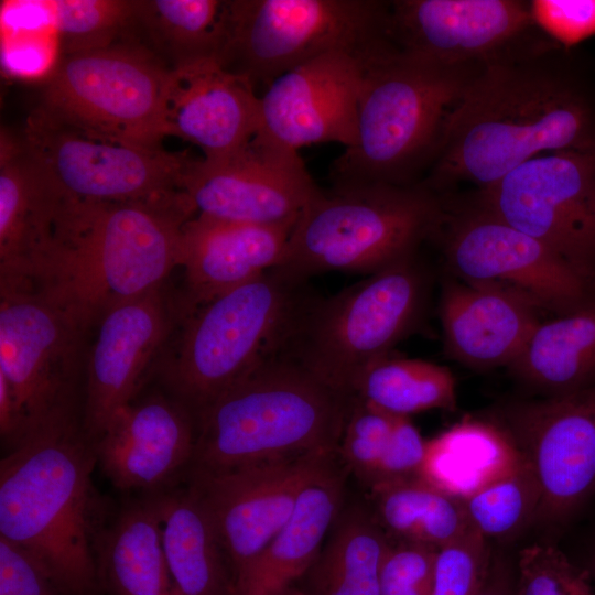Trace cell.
I'll return each mask as SVG.
<instances>
[{
	"instance_id": "cell-37",
	"label": "cell",
	"mask_w": 595,
	"mask_h": 595,
	"mask_svg": "<svg viewBox=\"0 0 595 595\" xmlns=\"http://www.w3.org/2000/svg\"><path fill=\"white\" fill-rule=\"evenodd\" d=\"M52 2L62 56L102 48L122 40L134 8V0Z\"/></svg>"
},
{
	"instance_id": "cell-28",
	"label": "cell",
	"mask_w": 595,
	"mask_h": 595,
	"mask_svg": "<svg viewBox=\"0 0 595 595\" xmlns=\"http://www.w3.org/2000/svg\"><path fill=\"white\" fill-rule=\"evenodd\" d=\"M154 497L165 558L180 594L231 595L229 561L199 496L190 486Z\"/></svg>"
},
{
	"instance_id": "cell-34",
	"label": "cell",
	"mask_w": 595,
	"mask_h": 595,
	"mask_svg": "<svg viewBox=\"0 0 595 595\" xmlns=\"http://www.w3.org/2000/svg\"><path fill=\"white\" fill-rule=\"evenodd\" d=\"M354 397L392 416L409 418L432 409L454 410L456 386L444 366L386 356L360 375Z\"/></svg>"
},
{
	"instance_id": "cell-25",
	"label": "cell",
	"mask_w": 595,
	"mask_h": 595,
	"mask_svg": "<svg viewBox=\"0 0 595 595\" xmlns=\"http://www.w3.org/2000/svg\"><path fill=\"white\" fill-rule=\"evenodd\" d=\"M60 198L22 137L0 138V283H28Z\"/></svg>"
},
{
	"instance_id": "cell-44",
	"label": "cell",
	"mask_w": 595,
	"mask_h": 595,
	"mask_svg": "<svg viewBox=\"0 0 595 595\" xmlns=\"http://www.w3.org/2000/svg\"><path fill=\"white\" fill-rule=\"evenodd\" d=\"M531 6L537 25L564 45L595 33V1L543 0Z\"/></svg>"
},
{
	"instance_id": "cell-32",
	"label": "cell",
	"mask_w": 595,
	"mask_h": 595,
	"mask_svg": "<svg viewBox=\"0 0 595 595\" xmlns=\"http://www.w3.org/2000/svg\"><path fill=\"white\" fill-rule=\"evenodd\" d=\"M309 570L313 595H380V571L392 539L361 507L339 512Z\"/></svg>"
},
{
	"instance_id": "cell-16",
	"label": "cell",
	"mask_w": 595,
	"mask_h": 595,
	"mask_svg": "<svg viewBox=\"0 0 595 595\" xmlns=\"http://www.w3.org/2000/svg\"><path fill=\"white\" fill-rule=\"evenodd\" d=\"M504 419L539 486L536 521L563 523L595 493V385L521 402Z\"/></svg>"
},
{
	"instance_id": "cell-43",
	"label": "cell",
	"mask_w": 595,
	"mask_h": 595,
	"mask_svg": "<svg viewBox=\"0 0 595 595\" xmlns=\"http://www.w3.org/2000/svg\"><path fill=\"white\" fill-rule=\"evenodd\" d=\"M426 441L407 416H396L383 455L368 484L418 477L425 454Z\"/></svg>"
},
{
	"instance_id": "cell-21",
	"label": "cell",
	"mask_w": 595,
	"mask_h": 595,
	"mask_svg": "<svg viewBox=\"0 0 595 595\" xmlns=\"http://www.w3.org/2000/svg\"><path fill=\"white\" fill-rule=\"evenodd\" d=\"M194 415L172 397L150 394L118 410L95 439L100 467L121 489H156L188 467Z\"/></svg>"
},
{
	"instance_id": "cell-20",
	"label": "cell",
	"mask_w": 595,
	"mask_h": 595,
	"mask_svg": "<svg viewBox=\"0 0 595 595\" xmlns=\"http://www.w3.org/2000/svg\"><path fill=\"white\" fill-rule=\"evenodd\" d=\"M361 82L358 58L329 52L275 78L259 96L257 133L299 151L312 143L356 141Z\"/></svg>"
},
{
	"instance_id": "cell-7",
	"label": "cell",
	"mask_w": 595,
	"mask_h": 595,
	"mask_svg": "<svg viewBox=\"0 0 595 595\" xmlns=\"http://www.w3.org/2000/svg\"><path fill=\"white\" fill-rule=\"evenodd\" d=\"M440 217L426 186L321 188L294 224L275 269L302 283L325 272L368 275L413 256Z\"/></svg>"
},
{
	"instance_id": "cell-13",
	"label": "cell",
	"mask_w": 595,
	"mask_h": 595,
	"mask_svg": "<svg viewBox=\"0 0 595 595\" xmlns=\"http://www.w3.org/2000/svg\"><path fill=\"white\" fill-rule=\"evenodd\" d=\"M483 190L482 207L595 281V154L544 153Z\"/></svg>"
},
{
	"instance_id": "cell-10",
	"label": "cell",
	"mask_w": 595,
	"mask_h": 595,
	"mask_svg": "<svg viewBox=\"0 0 595 595\" xmlns=\"http://www.w3.org/2000/svg\"><path fill=\"white\" fill-rule=\"evenodd\" d=\"M21 137L57 191L84 202L177 198L198 159L88 129L41 105L29 115Z\"/></svg>"
},
{
	"instance_id": "cell-45",
	"label": "cell",
	"mask_w": 595,
	"mask_h": 595,
	"mask_svg": "<svg viewBox=\"0 0 595 595\" xmlns=\"http://www.w3.org/2000/svg\"><path fill=\"white\" fill-rule=\"evenodd\" d=\"M477 595H516L510 563L500 553L494 555L488 577Z\"/></svg>"
},
{
	"instance_id": "cell-40",
	"label": "cell",
	"mask_w": 595,
	"mask_h": 595,
	"mask_svg": "<svg viewBox=\"0 0 595 595\" xmlns=\"http://www.w3.org/2000/svg\"><path fill=\"white\" fill-rule=\"evenodd\" d=\"M396 416L354 397L337 455L347 469L367 486L383 455Z\"/></svg>"
},
{
	"instance_id": "cell-22",
	"label": "cell",
	"mask_w": 595,
	"mask_h": 595,
	"mask_svg": "<svg viewBox=\"0 0 595 595\" xmlns=\"http://www.w3.org/2000/svg\"><path fill=\"white\" fill-rule=\"evenodd\" d=\"M255 88L247 77L213 58L172 69L165 96L170 137L196 145L206 161L230 155L259 131Z\"/></svg>"
},
{
	"instance_id": "cell-19",
	"label": "cell",
	"mask_w": 595,
	"mask_h": 595,
	"mask_svg": "<svg viewBox=\"0 0 595 595\" xmlns=\"http://www.w3.org/2000/svg\"><path fill=\"white\" fill-rule=\"evenodd\" d=\"M177 300L163 286L109 307L97 321L86 364L83 429L95 440L122 407L137 398L178 323Z\"/></svg>"
},
{
	"instance_id": "cell-36",
	"label": "cell",
	"mask_w": 595,
	"mask_h": 595,
	"mask_svg": "<svg viewBox=\"0 0 595 595\" xmlns=\"http://www.w3.org/2000/svg\"><path fill=\"white\" fill-rule=\"evenodd\" d=\"M523 458V457H522ZM468 522L489 541L510 539L537 519L540 490L528 463L463 501Z\"/></svg>"
},
{
	"instance_id": "cell-6",
	"label": "cell",
	"mask_w": 595,
	"mask_h": 595,
	"mask_svg": "<svg viewBox=\"0 0 595 595\" xmlns=\"http://www.w3.org/2000/svg\"><path fill=\"white\" fill-rule=\"evenodd\" d=\"M307 296L274 268L183 313L156 365L171 397L195 418L280 349Z\"/></svg>"
},
{
	"instance_id": "cell-47",
	"label": "cell",
	"mask_w": 595,
	"mask_h": 595,
	"mask_svg": "<svg viewBox=\"0 0 595 595\" xmlns=\"http://www.w3.org/2000/svg\"><path fill=\"white\" fill-rule=\"evenodd\" d=\"M282 595H313V594H311L307 591H302L292 586L288 591H285Z\"/></svg>"
},
{
	"instance_id": "cell-14",
	"label": "cell",
	"mask_w": 595,
	"mask_h": 595,
	"mask_svg": "<svg viewBox=\"0 0 595 595\" xmlns=\"http://www.w3.org/2000/svg\"><path fill=\"white\" fill-rule=\"evenodd\" d=\"M445 253L465 282L510 292L555 316L595 300V281L484 207L453 224Z\"/></svg>"
},
{
	"instance_id": "cell-23",
	"label": "cell",
	"mask_w": 595,
	"mask_h": 595,
	"mask_svg": "<svg viewBox=\"0 0 595 595\" xmlns=\"http://www.w3.org/2000/svg\"><path fill=\"white\" fill-rule=\"evenodd\" d=\"M292 228L202 215L188 219L181 240L184 291L177 299L180 314L277 268Z\"/></svg>"
},
{
	"instance_id": "cell-27",
	"label": "cell",
	"mask_w": 595,
	"mask_h": 595,
	"mask_svg": "<svg viewBox=\"0 0 595 595\" xmlns=\"http://www.w3.org/2000/svg\"><path fill=\"white\" fill-rule=\"evenodd\" d=\"M522 461L499 424L464 420L426 440L418 477L464 501L512 473Z\"/></svg>"
},
{
	"instance_id": "cell-11",
	"label": "cell",
	"mask_w": 595,
	"mask_h": 595,
	"mask_svg": "<svg viewBox=\"0 0 595 595\" xmlns=\"http://www.w3.org/2000/svg\"><path fill=\"white\" fill-rule=\"evenodd\" d=\"M171 69L139 44L63 55L41 106L88 129L148 147L170 137L165 96Z\"/></svg>"
},
{
	"instance_id": "cell-8",
	"label": "cell",
	"mask_w": 595,
	"mask_h": 595,
	"mask_svg": "<svg viewBox=\"0 0 595 595\" xmlns=\"http://www.w3.org/2000/svg\"><path fill=\"white\" fill-rule=\"evenodd\" d=\"M425 292L413 255L328 298L309 295L278 353L354 397L360 375L413 331Z\"/></svg>"
},
{
	"instance_id": "cell-1",
	"label": "cell",
	"mask_w": 595,
	"mask_h": 595,
	"mask_svg": "<svg viewBox=\"0 0 595 595\" xmlns=\"http://www.w3.org/2000/svg\"><path fill=\"white\" fill-rule=\"evenodd\" d=\"M522 52L483 65L454 110L432 183L488 187L549 152L595 154V78L570 53Z\"/></svg>"
},
{
	"instance_id": "cell-3",
	"label": "cell",
	"mask_w": 595,
	"mask_h": 595,
	"mask_svg": "<svg viewBox=\"0 0 595 595\" xmlns=\"http://www.w3.org/2000/svg\"><path fill=\"white\" fill-rule=\"evenodd\" d=\"M71 409L25 433L0 463V536L31 552L61 592L93 595L95 448Z\"/></svg>"
},
{
	"instance_id": "cell-41",
	"label": "cell",
	"mask_w": 595,
	"mask_h": 595,
	"mask_svg": "<svg viewBox=\"0 0 595 595\" xmlns=\"http://www.w3.org/2000/svg\"><path fill=\"white\" fill-rule=\"evenodd\" d=\"M437 548L392 540L380 571V595H430Z\"/></svg>"
},
{
	"instance_id": "cell-5",
	"label": "cell",
	"mask_w": 595,
	"mask_h": 595,
	"mask_svg": "<svg viewBox=\"0 0 595 595\" xmlns=\"http://www.w3.org/2000/svg\"><path fill=\"white\" fill-rule=\"evenodd\" d=\"M357 58L356 141L332 163L333 186L409 185L408 178L434 160L454 110L483 65L416 60L388 40Z\"/></svg>"
},
{
	"instance_id": "cell-31",
	"label": "cell",
	"mask_w": 595,
	"mask_h": 595,
	"mask_svg": "<svg viewBox=\"0 0 595 595\" xmlns=\"http://www.w3.org/2000/svg\"><path fill=\"white\" fill-rule=\"evenodd\" d=\"M102 545L105 573L116 595H181L165 558L155 497L123 509Z\"/></svg>"
},
{
	"instance_id": "cell-24",
	"label": "cell",
	"mask_w": 595,
	"mask_h": 595,
	"mask_svg": "<svg viewBox=\"0 0 595 595\" xmlns=\"http://www.w3.org/2000/svg\"><path fill=\"white\" fill-rule=\"evenodd\" d=\"M539 312L499 288L451 281L440 302L445 349L474 368L509 366L541 322Z\"/></svg>"
},
{
	"instance_id": "cell-29",
	"label": "cell",
	"mask_w": 595,
	"mask_h": 595,
	"mask_svg": "<svg viewBox=\"0 0 595 595\" xmlns=\"http://www.w3.org/2000/svg\"><path fill=\"white\" fill-rule=\"evenodd\" d=\"M227 1L134 0L123 40H129L175 69L203 60H219L226 33Z\"/></svg>"
},
{
	"instance_id": "cell-4",
	"label": "cell",
	"mask_w": 595,
	"mask_h": 595,
	"mask_svg": "<svg viewBox=\"0 0 595 595\" xmlns=\"http://www.w3.org/2000/svg\"><path fill=\"white\" fill-rule=\"evenodd\" d=\"M353 399L274 353L195 416L191 475L337 452Z\"/></svg>"
},
{
	"instance_id": "cell-46",
	"label": "cell",
	"mask_w": 595,
	"mask_h": 595,
	"mask_svg": "<svg viewBox=\"0 0 595 595\" xmlns=\"http://www.w3.org/2000/svg\"><path fill=\"white\" fill-rule=\"evenodd\" d=\"M587 572L589 573L594 584H595V550L589 559L588 566L585 567Z\"/></svg>"
},
{
	"instance_id": "cell-18",
	"label": "cell",
	"mask_w": 595,
	"mask_h": 595,
	"mask_svg": "<svg viewBox=\"0 0 595 595\" xmlns=\"http://www.w3.org/2000/svg\"><path fill=\"white\" fill-rule=\"evenodd\" d=\"M536 26L527 1L398 0L388 2L386 35L410 57L477 66L519 53Z\"/></svg>"
},
{
	"instance_id": "cell-12",
	"label": "cell",
	"mask_w": 595,
	"mask_h": 595,
	"mask_svg": "<svg viewBox=\"0 0 595 595\" xmlns=\"http://www.w3.org/2000/svg\"><path fill=\"white\" fill-rule=\"evenodd\" d=\"M88 328L34 285L0 283V375L17 403L19 439L71 409Z\"/></svg>"
},
{
	"instance_id": "cell-35",
	"label": "cell",
	"mask_w": 595,
	"mask_h": 595,
	"mask_svg": "<svg viewBox=\"0 0 595 595\" xmlns=\"http://www.w3.org/2000/svg\"><path fill=\"white\" fill-rule=\"evenodd\" d=\"M1 65L12 77L46 79L55 71L61 45L52 1H2Z\"/></svg>"
},
{
	"instance_id": "cell-39",
	"label": "cell",
	"mask_w": 595,
	"mask_h": 595,
	"mask_svg": "<svg viewBox=\"0 0 595 595\" xmlns=\"http://www.w3.org/2000/svg\"><path fill=\"white\" fill-rule=\"evenodd\" d=\"M516 595H595V584L558 548L532 544L519 553Z\"/></svg>"
},
{
	"instance_id": "cell-2",
	"label": "cell",
	"mask_w": 595,
	"mask_h": 595,
	"mask_svg": "<svg viewBox=\"0 0 595 595\" xmlns=\"http://www.w3.org/2000/svg\"><path fill=\"white\" fill-rule=\"evenodd\" d=\"M186 196L156 202H84L60 193L30 284L88 327L112 305L163 286L180 267Z\"/></svg>"
},
{
	"instance_id": "cell-30",
	"label": "cell",
	"mask_w": 595,
	"mask_h": 595,
	"mask_svg": "<svg viewBox=\"0 0 595 595\" xmlns=\"http://www.w3.org/2000/svg\"><path fill=\"white\" fill-rule=\"evenodd\" d=\"M509 367L528 385L551 394L595 385V300L540 322Z\"/></svg>"
},
{
	"instance_id": "cell-15",
	"label": "cell",
	"mask_w": 595,
	"mask_h": 595,
	"mask_svg": "<svg viewBox=\"0 0 595 595\" xmlns=\"http://www.w3.org/2000/svg\"><path fill=\"white\" fill-rule=\"evenodd\" d=\"M339 463L337 452L317 451L191 475L190 486L207 509L228 558L232 584L288 522L304 489Z\"/></svg>"
},
{
	"instance_id": "cell-42",
	"label": "cell",
	"mask_w": 595,
	"mask_h": 595,
	"mask_svg": "<svg viewBox=\"0 0 595 595\" xmlns=\"http://www.w3.org/2000/svg\"><path fill=\"white\" fill-rule=\"evenodd\" d=\"M58 591L31 552L0 536V595H57Z\"/></svg>"
},
{
	"instance_id": "cell-9",
	"label": "cell",
	"mask_w": 595,
	"mask_h": 595,
	"mask_svg": "<svg viewBox=\"0 0 595 595\" xmlns=\"http://www.w3.org/2000/svg\"><path fill=\"white\" fill-rule=\"evenodd\" d=\"M388 2L376 0H227L218 62L269 86L329 52L360 56L387 40Z\"/></svg>"
},
{
	"instance_id": "cell-17",
	"label": "cell",
	"mask_w": 595,
	"mask_h": 595,
	"mask_svg": "<svg viewBox=\"0 0 595 595\" xmlns=\"http://www.w3.org/2000/svg\"><path fill=\"white\" fill-rule=\"evenodd\" d=\"M320 191L298 151L260 133L226 158H198L183 185L195 215L267 226H294Z\"/></svg>"
},
{
	"instance_id": "cell-38",
	"label": "cell",
	"mask_w": 595,
	"mask_h": 595,
	"mask_svg": "<svg viewBox=\"0 0 595 595\" xmlns=\"http://www.w3.org/2000/svg\"><path fill=\"white\" fill-rule=\"evenodd\" d=\"M494 555L490 541L470 528L437 549L430 595H477Z\"/></svg>"
},
{
	"instance_id": "cell-26",
	"label": "cell",
	"mask_w": 595,
	"mask_h": 595,
	"mask_svg": "<svg viewBox=\"0 0 595 595\" xmlns=\"http://www.w3.org/2000/svg\"><path fill=\"white\" fill-rule=\"evenodd\" d=\"M346 473L339 463L304 489L288 522L234 580L231 595H282L309 572L342 511Z\"/></svg>"
},
{
	"instance_id": "cell-33",
	"label": "cell",
	"mask_w": 595,
	"mask_h": 595,
	"mask_svg": "<svg viewBox=\"0 0 595 595\" xmlns=\"http://www.w3.org/2000/svg\"><path fill=\"white\" fill-rule=\"evenodd\" d=\"M370 496L372 515L392 540L439 549L472 528L462 500L420 477L375 485Z\"/></svg>"
}]
</instances>
